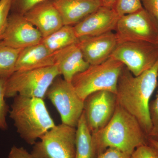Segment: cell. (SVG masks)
<instances>
[{"label": "cell", "mask_w": 158, "mask_h": 158, "mask_svg": "<svg viewBox=\"0 0 158 158\" xmlns=\"http://www.w3.org/2000/svg\"><path fill=\"white\" fill-rule=\"evenodd\" d=\"M158 60L151 68L135 76L126 66L117 83V104L137 119L146 136L151 137L152 124L150 114V100L156 88Z\"/></svg>", "instance_id": "cell-1"}, {"label": "cell", "mask_w": 158, "mask_h": 158, "mask_svg": "<svg viewBox=\"0 0 158 158\" xmlns=\"http://www.w3.org/2000/svg\"><path fill=\"white\" fill-rule=\"evenodd\" d=\"M146 135L138 120L117 104L108 124L92 134L96 157L109 148H114L131 156L137 148L146 144Z\"/></svg>", "instance_id": "cell-2"}, {"label": "cell", "mask_w": 158, "mask_h": 158, "mask_svg": "<svg viewBox=\"0 0 158 158\" xmlns=\"http://www.w3.org/2000/svg\"><path fill=\"white\" fill-rule=\"evenodd\" d=\"M9 113L20 137L30 145L56 125L43 99L17 95Z\"/></svg>", "instance_id": "cell-3"}, {"label": "cell", "mask_w": 158, "mask_h": 158, "mask_svg": "<svg viewBox=\"0 0 158 158\" xmlns=\"http://www.w3.org/2000/svg\"><path fill=\"white\" fill-rule=\"evenodd\" d=\"M124 65L110 57L106 61L90 65L82 72L77 74L71 81L77 94L82 100L91 94L108 90L116 94L119 75Z\"/></svg>", "instance_id": "cell-4"}, {"label": "cell", "mask_w": 158, "mask_h": 158, "mask_svg": "<svg viewBox=\"0 0 158 158\" xmlns=\"http://www.w3.org/2000/svg\"><path fill=\"white\" fill-rule=\"evenodd\" d=\"M60 75L56 64L45 68L16 71L6 81V98L19 95L44 100L50 86Z\"/></svg>", "instance_id": "cell-5"}, {"label": "cell", "mask_w": 158, "mask_h": 158, "mask_svg": "<svg viewBox=\"0 0 158 158\" xmlns=\"http://www.w3.org/2000/svg\"><path fill=\"white\" fill-rule=\"evenodd\" d=\"M76 127L61 123L49 130L33 145L34 158H75Z\"/></svg>", "instance_id": "cell-6"}, {"label": "cell", "mask_w": 158, "mask_h": 158, "mask_svg": "<svg viewBox=\"0 0 158 158\" xmlns=\"http://www.w3.org/2000/svg\"><path fill=\"white\" fill-rule=\"evenodd\" d=\"M48 99L59 112L62 123L76 127L84 112V103L71 83L58 76L47 92Z\"/></svg>", "instance_id": "cell-7"}, {"label": "cell", "mask_w": 158, "mask_h": 158, "mask_svg": "<svg viewBox=\"0 0 158 158\" xmlns=\"http://www.w3.org/2000/svg\"><path fill=\"white\" fill-rule=\"evenodd\" d=\"M115 31L118 43L141 41L158 44V23L144 8L121 16Z\"/></svg>", "instance_id": "cell-8"}, {"label": "cell", "mask_w": 158, "mask_h": 158, "mask_svg": "<svg viewBox=\"0 0 158 158\" xmlns=\"http://www.w3.org/2000/svg\"><path fill=\"white\" fill-rule=\"evenodd\" d=\"M110 57L121 62L135 76H138L157 61L158 44L141 41L118 43Z\"/></svg>", "instance_id": "cell-9"}, {"label": "cell", "mask_w": 158, "mask_h": 158, "mask_svg": "<svg viewBox=\"0 0 158 158\" xmlns=\"http://www.w3.org/2000/svg\"><path fill=\"white\" fill-rule=\"evenodd\" d=\"M84 103V112L91 134L108 124L117 105L116 94L108 90H100L91 94L85 98Z\"/></svg>", "instance_id": "cell-10"}, {"label": "cell", "mask_w": 158, "mask_h": 158, "mask_svg": "<svg viewBox=\"0 0 158 158\" xmlns=\"http://www.w3.org/2000/svg\"><path fill=\"white\" fill-rule=\"evenodd\" d=\"M40 32L24 15L10 13L2 40L6 45L23 49L41 42Z\"/></svg>", "instance_id": "cell-11"}, {"label": "cell", "mask_w": 158, "mask_h": 158, "mask_svg": "<svg viewBox=\"0 0 158 158\" xmlns=\"http://www.w3.org/2000/svg\"><path fill=\"white\" fill-rule=\"evenodd\" d=\"M120 16L114 8L102 6L73 26L78 38L98 36L115 31Z\"/></svg>", "instance_id": "cell-12"}, {"label": "cell", "mask_w": 158, "mask_h": 158, "mask_svg": "<svg viewBox=\"0 0 158 158\" xmlns=\"http://www.w3.org/2000/svg\"><path fill=\"white\" fill-rule=\"evenodd\" d=\"M85 60L90 65H97L111 56L118 42L115 33L79 38L77 42Z\"/></svg>", "instance_id": "cell-13"}, {"label": "cell", "mask_w": 158, "mask_h": 158, "mask_svg": "<svg viewBox=\"0 0 158 158\" xmlns=\"http://www.w3.org/2000/svg\"><path fill=\"white\" fill-rule=\"evenodd\" d=\"M24 16L39 31L43 38L64 25L59 11L51 0H46L34 6Z\"/></svg>", "instance_id": "cell-14"}, {"label": "cell", "mask_w": 158, "mask_h": 158, "mask_svg": "<svg viewBox=\"0 0 158 158\" xmlns=\"http://www.w3.org/2000/svg\"><path fill=\"white\" fill-rule=\"evenodd\" d=\"M64 25L74 26L103 6L102 0H51Z\"/></svg>", "instance_id": "cell-15"}, {"label": "cell", "mask_w": 158, "mask_h": 158, "mask_svg": "<svg viewBox=\"0 0 158 158\" xmlns=\"http://www.w3.org/2000/svg\"><path fill=\"white\" fill-rule=\"evenodd\" d=\"M54 56L60 75L70 83L76 75L84 71L90 65L85 60L77 43L57 51Z\"/></svg>", "instance_id": "cell-16"}, {"label": "cell", "mask_w": 158, "mask_h": 158, "mask_svg": "<svg viewBox=\"0 0 158 158\" xmlns=\"http://www.w3.org/2000/svg\"><path fill=\"white\" fill-rule=\"evenodd\" d=\"M55 65L54 53L42 42L23 49L18 58L15 71L45 68Z\"/></svg>", "instance_id": "cell-17"}, {"label": "cell", "mask_w": 158, "mask_h": 158, "mask_svg": "<svg viewBox=\"0 0 158 158\" xmlns=\"http://www.w3.org/2000/svg\"><path fill=\"white\" fill-rule=\"evenodd\" d=\"M76 128L75 158H96L92 143V134L88 128L84 112Z\"/></svg>", "instance_id": "cell-18"}, {"label": "cell", "mask_w": 158, "mask_h": 158, "mask_svg": "<svg viewBox=\"0 0 158 158\" xmlns=\"http://www.w3.org/2000/svg\"><path fill=\"white\" fill-rule=\"evenodd\" d=\"M78 40L73 26L63 25L52 34L43 38L41 42L49 50L54 53L69 46L77 43Z\"/></svg>", "instance_id": "cell-19"}, {"label": "cell", "mask_w": 158, "mask_h": 158, "mask_svg": "<svg viewBox=\"0 0 158 158\" xmlns=\"http://www.w3.org/2000/svg\"><path fill=\"white\" fill-rule=\"evenodd\" d=\"M22 50L8 46L0 41V79L7 80L15 72L16 62Z\"/></svg>", "instance_id": "cell-20"}, {"label": "cell", "mask_w": 158, "mask_h": 158, "mask_svg": "<svg viewBox=\"0 0 158 158\" xmlns=\"http://www.w3.org/2000/svg\"><path fill=\"white\" fill-rule=\"evenodd\" d=\"M141 0H117L114 9L120 17L143 9Z\"/></svg>", "instance_id": "cell-21"}, {"label": "cell", "mask_w": 158, "mask_h": 158, "mask_svg": "<svg viewBox=\"0 0 158 158\" xmlns=\"http://www.w3.org/2000/svg\"><path fill=\"white\" fill-rule=\"evenodd\" d=\"M6 81V79H0V129L4 131L8 129L6 116L10 110L5 100Z\"/></svg>", "instance_id": "cell-22"}, {"label": "cell", "mask_w": 158, "mask_h": 158, "mask_svg": "<svg viewBox=\"0 0 158 158\" xmlns=\"http://www.w3.org/2000/svg\"><path fill=\"white\" fill-rule=\"evenodd\" d=\"M46 0H12L11 13L24 15L30 9Z\"/></svg>", "instance_id": "cell-23"}, {"label": "cell", "mask_w": 158, "mask_h": 158, "mask_svg": "<svg viewBox=\"0 0 158 158\" xmlns=\"http://www.w3.org/2000/svg\"><path fill=\"white\" fill-rule=\"evenodd\" d=\"M12 0H0V41L6 31Z\"/></svg>", "instance_id": "cell-24"}, {"label": "cell", "mask_w": 158, "mask_h": 158, "mask_svg": "<svg viewBox=\"0 0 158 158\" xmlns=\"http://www.w3.org/2000/svg\"><path fill=\"white\" fill-rule=\"evenodd\" d=\"M130 158H158V149L151 144H143L134 151Z\"/></svg>", "instance_id": "cell-25"}, {"label": "cell", "mask_w": 158, "mask_h": 158, "mask_svg": "<svg viewBox=\"0 0 158 158\" xmlns=\"http://www.w3.org/2000/svg\"><path fill=\"white\" fill-rule=\"evenodd\" d=\"M150 114L152 124V131L151 138H158V95L154 100L150 104Z\"/></svg>", "instance_id": "cell-26"}, {"label": "cell", "mask_w": 158, "mask_h": 158, "mask_svg": "<svg viewBox=\"0 0 158 158\" xmlns=\"http://www.w3.org/2000/svg\"><path fill=\"white\" fill-rule=\"evenodd\" d=\"M131 156L114 148H109L96 158H130Z\"/></svg>", "instance_id": "cell-27"}, {"label": "cell", "mask_w": 158, "mask_h": 158, "mask_svg": "<svg viewBox=\"0 0 158 158\" xmlns=\"http://www.w3.org/2000/svg\"><path fill=\"white\" fill-rule=\"evenodd\" d=\"M143 8L158 23V0H141Z\"/></svg>", "instance_id": "cell-28"}, {"label": "cell", "mask_w": 158, "mask_h": 158, "mask_svg": "<svg viewBox=\"0 0 158 158\" xmlns=\"http://www.w3.org/2000/svg\"><path fill=\"white\" fill-rule=\"evenodd\" d=\"M7 158H34L31 153L22 147L13 145L10 150Z\"/></svg>", "instance_id": "cell-29"}, {"label": "cell", "mask_w": 158, "mask_h": 158, "mask_svg": "<svg viewBox=\"0 0 158 158\" xmlns=\"http://www.w3.org/2000/svg\"><path fill=\"white\" fill-rule=\"evenodd\" d=\"M103 6L114 8L117 0H102Z\"/></svg>", "instance_id": "cell-30"}, {"label": "cell", "mask_w": 158, "mask_h": 158, "mask_svg": "<svg viewBox=\"0 0 158 158\" xmlns=\"http://www.w3.org/2000/svg\"><path fill=\"white\" fill-rule=\"evenodd\" d=\"M150 144L152 145L154 147H155L158 149V140L154 139V138H148Z\"/></svg>", "instance_id": "cell-31"}]
</instances>
